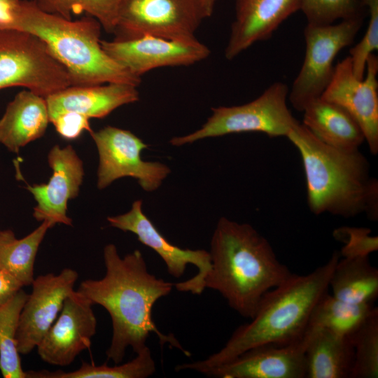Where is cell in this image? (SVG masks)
I'll return each instance as SVG.
<instances>
[{
	"label": "cell",
	"mask_w": 378,
	"mask_h": 378,
	"mask_svg": "<svg viewBox=\"0 0 378 378\" xmlns=\"http://www.w3.org/2000/svg\"><path fill=\"white\" fill-rule=\"evenodd\" d=\"M349 338L354 348L351 378H377L378 309Z\"/></svg>",
	"instance_id": "obj_29"
},
{
	"label": "cell",
	"mask_w": 378,
	"mask_h": 378,
	"mask_svg": "<svg viewBox=\"0 0 378 378\" xmlns=\"http://www.w3.org/2000/svg\"><path fill=\"white\" fill-rule=\"evenodd\" d=\"M365 19L342 20L329 25L307 24L304 29L305 55L288 99L298 111L321 97L335 71L334 60L340 50L350 46Z\"/></svg>",
	"instance_id": "obj_8"
},
{
	"label": "cell",
	"mask_w": 378,
	"mask_h": 378,
	"mask_svg": "<svg viewBox=\"0 0 378 378\" xmlns=\"http://www.w3.org/2000/svg\"><path fill=\"white\" fill-rule=\"evenodd\" d=\"M103 258L104 277L82 281L77 291L92 304L103 307L111 316L113 333L106 351L107 360L120 363L128 347L138 354L148 346L150 333L157 335L162 345L168 343L189 356L174 336L157 328L152 318L153 305L172 292L174 284L150 273L139 250L122 258L117 247L108 244Z\"/></svg>",
	"instance_id": "obj_1"
},
{
	"label": "cell",
	"mask_w": 378,
	"mask_h": 378,
	"mask_svg": "<svg viewBox=\"0 0 378 378\" xmlns=\"http://www.w3.org/2000/svg\"><path fill=\"white\" fill-rule=\"evenodd\" d=\"M206 18L200 0H125L113 40L127 41L146 35L191 39Z\"/></svg>",
	"instance_id": "obj_9"
},
{
	"label": "cell",
	"mask_w": 378,
	"mask_h": 378,
	"mask_svg": "<svg viewBox=\"0 0 378 378\" xmlns=\"http://www.w3.org/2000/svg\"><path fill=\"white\" fill-rule=\"evenodd\" d=\"M301 0H235V17L225 49L231 60L255 43L268 40L288 17L300 10Z\"/></svg>",
	"instance_id": "obj_18"
},
{
	"label": "cell",
	"mask_w": 378,
	"mask_h": 378,
	"mask_svg": "<svg viewBox=\"0 0 378 378\" xmlns=\"http://www.w3.org/2000/svg\"><path fill=\"white\" fill-rule=\"evenodd\" d=\"M288 92L287 84L276 81L248 103L212 108V115L201 128L183 136L173 137L169 143L181 146L206 138L242 132L286 137L299 122L288 106Z\"/></svg>",
	"instance_id": "obj_6"
},
{
	"label": "cell",
	"mask_w": 378,
	"mask_h": 378,
	"mask_svg": "<svg viewBox=\"0 0 378 378\" xmlns=\"http://www.w3.org/2000/svg\"><path fill=\"white\" fill-rule=\"evenodd\" d=\"M306 378H351L354 348L349 337L308 326Z\"/></svg>",
	"instance_id": "obj_22"
},
{
	"label": "cell",
	"mask_w": 378,
	"mask_h": 378,
	"mask_svg": "<svg viewBox=\"0 0 378 378\" xmlns=\"http://www.w3.org/2000/svg\"><path fill=\"white\" fill-rule=\"evenodd\" d=\"M16 86L46 98L72 83L41 38L23 30L0 28V90Z\"/></svg>",
	"instance_id": "obj_7"
},
{
	"label": "cell",
	"mask_w": 378,
	"mask_h": 378,
	"mask_svg": "<svg viewBox=\"0 0 378 378\" xmlns=\"http://www.w3.org/2000/svg\"><path fill=\"white\" fill-rule=\"evenodd\" d=\"M155 371V362L147 346L136 354L134 358L124 364L95 365L83 362L78 369L71 372L28 370L26 378H146Z\"/></svg>",
	"instance_id": "obj_26"
},
{
	"label": "cell",
	"mask_w": 378,
	"mask_h": 378,
	"mask_svg": "<svg viewBox=\"0 0 378 378\" xmlns=\"http://www.w3.org/2000/svg\"><path fill=\"white\" fill-rule=\"evenodd\" d=\"M206 18H209L214 12V6L217 0H200Z\"/></svg>",
	"instance_id": "obj_36"
},
{
	"label": "cell",
	"mask_w": 378,
	"mask_h": 378,
	"mask_svg": "<svg viewBox=\"0 0 378 378\" xmlns=\"http://www.w3.org/2000/svg\"><path fill=\"white\" fill-rule=\"evenodd\" d=\"M43 10L72 20L73 15L86 13L95 18L102 27L113 34L125 0H34Z\"/></svg>",
	"instance_id": "obj_28"
},
{
	"label": "cell",
	"mask_w": 378,
	"mask_h": 378,
	"mask_svg": "<svg viewBox=\"0 0 378 378\" xmlns=\"http://www.w3.org/2000/svg\"><path fill=\"white\" fill-rule=\"evenodd\" d=\"M78 277L76 270L64 268L58 274L48 273L34 279L18 322L16 341L20 354L27 355L38 346L57 318L65 298L74 290Z\"/></svg>",
	"instance_id": "obj_14"
},
{
	"label": "cell",
	"mask_w": 378,
	"mask_h": 378,
	"mask_svg": "<svg viewBox=\"0 0 378 378\" xmlns=\"http://www.w3.org/2000/svg\"><path fill=\"white\" fill-rule=\"evenodd\" d=\"M340 256L335 251L326 263L312 272L292 274L264 295L251 322L239 326L218 351L202 360L178 364L175 370L204 374L254 346L269 343L286 345L301 339L315 304L328 291Z\"/></svg>",
	"instance_id": "obj_2"
},
{
	"label": "cell",
	"mask_w": 378,
	"mask_h": 378,
	"mask_svg": "<svg viewBox=\"0 0 378 378\" xmlns=\"http://www.w3.org/2000/svg\"><path fill=\"white\" fill-rule=\"evenodd\" d=\"M332 295L353 304H374L378 298V270L369 256L342 258L329 281Z\"/></svg>",
	"instance_id": "obj_23"
},
{
	"label": "cell",
	"mask_w": 378,
	"mask_h": 378,
	"mask_svg": "<svg viewBox=\"0 0 378 378\" xmlns=\"http://www.w3.org/2000/svg\"><path fill=\"white\" fill-rule=\"evenodd\" d=\"M11 28L31 33L45 41L66 69L72 86L120 83L137 87L141 81V77L130 73L103 50L102 25L91 16L67 20L41 10L34 0H20Z\"/></svg>",
	"instance_id": "obj_5"
},
{
	"label": "cell",
	"mask_w": 378,
	"mask_h": 378,
	"mask_svg": "<svg viewBox=\"0 0 378 378\" xmlns=\"http://www.w3.org/2000/svg\"><path fill=\"white\" fill-rule=\"evenodd\" d=\"M20 0H0V28H11L15 8Z\"/></svg>",
	"instance_id": "obj_35"
},
{
	"label": "cell",
	"mask_w": 378,
	"mask_h": 378,
	"mask_svg": "<svg viewBox=\"0 0 378 378\" xmlns=\"http://www.w3.org/2000/svg\"><path fill=\"white\" fill-rule=\"evenodd\" d=\"M48 161L52 174L47 184L28 186L37 205L33 216L38 221L71 225L66 216L67 202L75 198L84 174L83 162L71 146L61 148L55 145L50 150Z\"/></svg>",
	"instance_id": "obj_17"
},
{
	"label": "cell",
	"mask_w": 378,
	"mask_h": 378,
	"mask_svg": "<svg viewBox=\"0 0 378 378\" xmlns=\"http://www.w3.org/2000/svg\"><path fill=\"white\" fill-rule=\"evenodd\" d=\"M368 10V24L361 40L349 50L354 76L362 80L368 57L378 50V0H361Z\"/></svg>",
	"instance_id": "obj_31"
},
{
	"label": "cell",
	"mask_w": 378,
	"mask_h": 378,
	"mask_svg": "<svg viewBox=\"0 0 378 378\" xmlns=\"http://www.w3.org/2000/svg\"><path fill=\"white\" fill-rule=\"evenodd\" d=\"M27 297L22 288L0 308V371L4 378H26L17 349L16 334Z\"/></svg>",
	"instance_id": "obj_27"
},
{
	"label": "cell",
	"mask_w": 378,
	"mask_h": 378,
	"mask_svg": "<svg viewBox=\"0 0 378 378\" xmlns=\"http://www.w3.org/2000/svg\"><path fill=\"white\" fill-rule=\"evenodd\" d=\"M107 220L113 227L134 233L141 243L156 252L172 276L180 278L188 265L195 266L197 269L195 275L174 284L177 290L194 295H200L204 290V279L211 267L209 252L204 249L182 248L170 243L143 212L141 200L134 201L128 212L108 217Z\"/></svg>",
	"instance_id": "obj_11"
},
{
	"label": "cell",
	"mask_w": 378,
	"mask_h": 378,
	"mask_svg": "<svg viewBox=\"0 0 378 378\" xmlns=\"http://www.w3.org/2000/svg\"><path fill=\"white\" fill-rule=\"evenodd\" d=\"M50 122L46 98L30 90L18 93L0 119V143L10 151L42 136Z\"/></svg>",
	"instance_id": "obj_20"
},
{
	"label": "cell",
	"mask_w": 378,
	"mask_h": 378,
	"mask_svg": "<svg viewBox=\"0 0 378 378\" xmlns=\"http://www.w3.org/2000/svg\"><path fill=\"white\" fill-rule=\"evenodd\" d=\"M100 43L108 56L138 77L159 67L190 66L210 55L209 48L196 38L174 40L146 35Z\"/></svg>",
	"instance_id": "obj_13"
},
{
	"label": "cell",
	"mask_w": 378,
	"mask_h": 378,
	"mask_svg": "<svg viewBox=\"0 0 378 378\" xmlns=\"http://www.w3.org/2000/svg\"><path fill=\"white\" fill-rule=\"evenodd\" d=\"M300 10L307 24L323 26L336 20L365 19L368 10L361 0H301Z\"/></svg>",
	"instance_id": "obj_30"
},
{
	"label": "cell",
	"mask_w": 378,
	"mask_h": 378,
	"mask_svg": "<svg viewBox=\"0 0 378 378\" xmlns=\"http://www.w3.org/2000/svg\"><path fill=\"white\" fill-rule=\"evenodd\" d=\"M286 138L300 155L307 205L312 214L344 218L365 214L371 220L378 219V181L359 150L330 147L300 122Z\"/></svg>",
	"instance_id": "obj_4"
},
{
	"label": "cell",
	"mask_w": 378,
	"mask_h": 378,
	"mask_svg": "<svg viewBox=\"0 0 378 378\" xmlns=\"http://www.w3.org/2000/svg\"><path fill=\"white\" fill-rule=\"evenodd\" d=\"M52 123L58 134L66 139H74L78 137L84 130L90 133L92 131L89 123V118L77 113L69 112L57 116Z\"/></svg>",
	"instance_id": "obj_33"
},
{
	"label": "cell",
	"mask_w": 378,
	"mask_h": 378,
	"mask_svg": "<svg viewBox=\"0 0 378 378\" xmlns=\"http://www.w3.org/2000/svg\"><path fill=\"white\" fill-rule=\"evenodd\" d=\"M92 305L77 290L65 298L59 316L36 346L41 360L52 365L68 366L90 349L97 330Z\"/></svg>",
	"instance_id": "obj_15"
},
{
	"label": "cell",
	"mask_w": 378,
	"mask_h": 378,
	"mask_svg": "<svg viewBox=\"0 0 378 378\" xmlns=\"http://www.w3.org/2000/svg\"><path fill=\"white\" fill-rule=\"evenodd\" d=\"M53 225L42 223L22 239H17L10 229L0 230V269L15 278L22 286H31L34 265L38 247L48 229Z\"/></svg>",
	"instance_id": "obj_24"
},
{
	"label": "cell",
	"mask_w": 378,
	"mask_h": 378,
	"mask_svg": "<svg viewBox=\"0 0 378 378\" xmlns=\"http://www.w3.org/2000/svg\"><path fill=\"white\" fill-rule=\"evenodd\" d=\"M139 99L136 86L120 83L69 86L46 98L50 122L73 112L88 118H103L117 108Z\"/></svg>",
	"instance_id": "obj_19"
},
{
	"label": "cell",
	"mask_w": 378,
	"mask_h": 378,
	"mask_svg": "<svg viewBox=\"0 0 378 378\" xmlns=\"http://www.w3.org/2000/svg\"><path fill=\"white\" fill-rule=\"evenodd\" d=\"M99 153L97 187L102 190L120 178L137 180L142 189L153 192L159 188L171 173L166 164L144 161L141 153L148 144L129 130L106 126L90 132Z\"/></svg>",
	"instance_id": "obj_10"
},
{
	"label": "cell",
	"mask_w": 378,
	"mask_h": 378,
	"mask_svg": "<svg viewBox=\"0 0 378 378\" xmlns=\"http://www.w3.org/2000/svg\"><path fill=\"white\" fill-rule=\"evenodd\" d=\"M302 124L323 144L342 150H359L365 141L351 115L340 105L319 97L302 111Z\"/></svg>",
	"instance_id": "obj_21"
},
{
	"label": "cell",
	"mask_w": 378,
	"mask_h": 378,
	"mask_svg": "<svg viewBox=\"0 0 378 378\" xmlns=\"http://www.w3.org/2000/svg\"><path fill=\"white\" fill-rule=\"evenodd\" d=\"M307 341L306 330L301 339L288 344L258 345L204 375L216 378H305Z\"/></svg>",
	"instance_id": "obj_16"
},
{
	"label": "cell",
	"mask_w": 378,
	"mask_h": 378,
	"mask_svg": "<svg viewBox=\"0 0 378 378\" xmlns=\"http://www.w3.org/2000/svg\"><path fill=\"white\" fill-rule=\"evenodd\" d=\"M204 289L218 292L243 317L252 318L264 295L293 273L252 225L221 217L210 243Z\"/></svg>",
	"instance_id": "obj_3"
},
{
	"label": "cell",
	"mask_w": 378,
	"mask_h": 378,
	"mask_svg": "<svg viewBox=\"0 0 378 378\" xmlns=\"http://www.w3.org/2000/svg\"><path fill=\"white\" fill-rule=\"evenodd\" d=\"M371 230L368 227H341L334 230L335 239L342 241L344 245L340 255L342 258H353L369 256L378 250V237L371 235Z\"/></svg>",
	"instance_id": "obj_32"
},
{
	"label": "cell",
	"mask_w": 378,
	"mask_h": 378,
	"mask_svg": "<svg viewBox=\"0 0 378 378\" xmlns=\"http://www.w3.org/2000/svg\"><path fill=\"white\" fill-rule=\"evenodd\" d=\"M374 304H353L326 292L315 304L308 326L320 327L350 337L377 309Z\"/></svg>",
	"instance_id": "obj_25"
},
{
	"label": "cell",
	"mask_w": 378,
	"mask_h": 378,
	"mask_svg": "<svg viewBox=\"0 0 378 378\" xmlns=\"http://www.w3.org/2000/svg\"><path fill=\"white\" fill-rule=\"evenodd\" d=\"M378 58L371 54L365 76L358 79L353 73L349 56L335 66L333 76L321 97L346 111L360 125L370 153H378Z\"/></svg>",
	"instance_id": "obj_12"
},
{
	"label": "cell",
	"mask_w": 378,
	"mask_h": 378,
	"mask_svg": "<svg viewBox=\"0 0 378 378\" xmlns=\"http://www.w3.org/2000/svg\"><path fill=\"white\" fill-rule=\"evenodd\" d=\"M22 287L15 278L0 269V308L7 304Z\"/></svg>",
	"instance_id": "obj_34"
}]
</instances>
